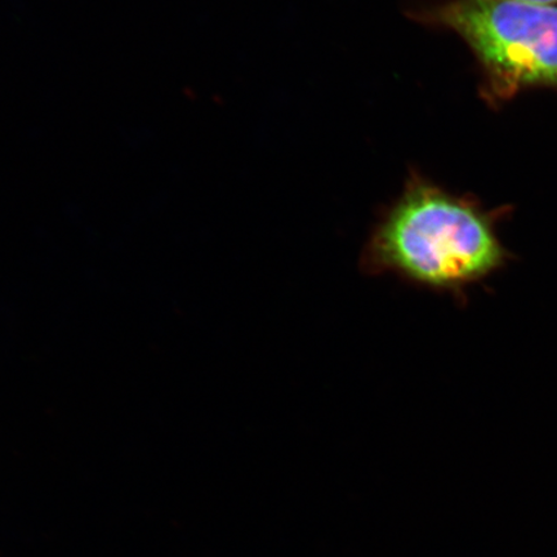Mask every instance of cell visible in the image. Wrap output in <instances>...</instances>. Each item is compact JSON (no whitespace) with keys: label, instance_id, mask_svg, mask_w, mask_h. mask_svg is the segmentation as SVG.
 <instances>
[{"label":"cell","instance_id":"obj_1","mask_svg":"<svg viewBox=\"0 0 557 557\" xmlns=\"http://www.w3.org/2000/svg\"><path fill=\"white\" fill-rule=\"evenodd\" d=\"M505 262L506 250L478 208L413 183L373 230L360 269L371 276L392 274L418 288L461 295Z\"/></svg>","mask_w":557,"mask_h":557},{"label":"cell","instance_id":"obj_2","mask_svg":"<svg viewBox=\"0 0 557 557\" xmlns=\"http://www.w3.org/2000/svg\"><path fill=\"white\" fill-rule=\"evenodd\" d=\"M438 20L468 41L499 85L557 87V5L456 0Z\"/></svg>","mask_w":557,"mask_h":557},{"label":"cell","instance_id":"obj_3","mask_svg":"<svg viewBox=\"0 0 557 557\" xmlns=\"http://www.w3.org/2000/svg\"><path fill=\"white\" fill-rule=\"evenodd\" d=\"M515 2L557 5V0H515Z\"/></svg>","mask_w":557,"mask_h":557}]
</instances>
